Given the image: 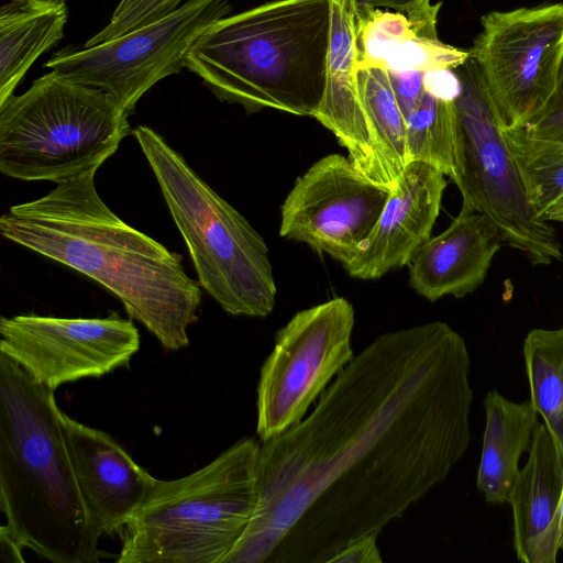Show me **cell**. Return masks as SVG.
<instances>
[{
  "mask_svg": "<svg viewBox=\"0 0 563 563\" xmlns=\"http://www.w3.org/2000/svg\"><path fill=\"white\" fill-rule=\"evenodd\" d=\"M471 356L432 321L376 336L262 442L254 514L223 563H328L443 483L471 442Z\"/></svg>",
  "mask_w": 563,
  "mask_h": 563,
  "instance_id": "obj_1",
  "label": "cell"
},
{
  "mask_svg": "<svg viewBox=\"0 0 563 563\" xmlns=\"http://www.w3.org/2000/svg\"><path fill=\"white\" fill-rule=\"evenodd\" d=\"M98 169L56 184L45 196L0 218L3 238L96 280L166 350L188 345L201 286L181 255L125 223L101 200Z\"/></svg>",
  "mask_w": 563,
  "mask_h": 563,
  "instance_id": "obj_2",
  "label": "cell"
},
{
  "mask_svg": "<svg viewBox=\"0 0 563 563\" xmlns=\"http://www.w3.org/2000/svg\"><path fill=\"white\" fill-rule=\"evenodd\" d=\"M54 389L0 353V508L23 548L53 563H95L99 548Z\"/></svg>",
  "mask_w": 563,
  "mask_h": 563,
  "instance_id": "obj_3",
  "label": "cell"
},
{
  "mask_svg": "<svg viewBox=\"0 0 563 563\" xmlns=\"http://www.w3.org/2000/svg\"><path fill=\"white\" fill-rule=\"evenodd\" d=\"M329 0H272L211 24L186 68L221 101L313 117L325 87Z\"/></svg>",
  "mask_w": 563,
  "mask_h": 563,
  "instance_id": "obj_4",
  "label": "cell"
},
{
  "mask_svg": "<svg viewBox=\"0 0 563 563\" xmlns=\"http://www.w3.org/2000/svg\"><path fill=\"white\" fill-rule=\"evenodd\" d=\"M261 445L243 438L206 466L157 479L121 536L119 563H222L258 498Z\"/></svg>",
  "mask_w": 563,
  "mask_h": 563,
  "instance_id": "obj_5",
  "label": "cell"
},
{
  "mask_svg": "<svg viewBox=\"0 0 563 563\" xmlns=\"http://www.w3.org/2000/svg\"><path fill=\"white\" fill-rule=\"evenodd\" d=\"M195 266L200 286L232 316L266 317L277 288L268 247L153 129L132 130Z\"/></svg>",
  "mask_w": 563,
  "mask_h": 563,
  "instance_id": "obj_6",
  "label": "cell"
},
{
  "mask_svg": "<svg viewBox=\"0 0 563 563\" xmlns=\"http://www.w3.org/2000/svg\"><path fill=\"white\" fill-rule=\"evenodd\" d=\"M109 93L49 70L0 104V172L59 184L98 169L132 133Z\"/></svg>",
  "mask_w": 563,
  "mask_h": 563,
  "instance_id": "obj_7",
  "label": "cell"
},
{
  "mask_svg": "<svg viewBox=\"0 0 563 563\" xmlns=\"http://www.w3.org/2000/svg\"><path fill=\"white\" fill-rule=\"evenodd\" d=\"M461 93L455 100L460 122V170L454 184L462 207L486 216L503 241L522 253L532 265L563 258L555 229L540 221L526 188L493 102L474 62L455 68Z\"/></svg>",
  "mask_w": 563,
  "mask_h": 563,
  "instance_id": "obj_8",
  "label": "cell"
},
{
  "mask_svg": "<svg viewBox=\"0 0 563 563\" xmlns=\"http://www.w3.org/2000/svg\"><path fill=\"white\" fill-rule=\"evenodd\" d=\"M355 312L335 297L300 310L278 330L260 372L256 434L262 442L300 422L350 363Z\"/></svg>",
  "mask_w": 563,
  "mask_h": 563,
  "instance_id": "obj_9",
  "label": "cell"
},
{
  "mask_svg": "<svg viewBox=\"0 0 563 563\" xmlns=\"http://www.w3.org/2000/svg\"><path fill=\"white\" fill-rule=\"evenodd\" d=\"M232 11L230 0H187L173 12L90 47L67 46L44 67L109 93L130 114L158 81L186 67L199 36Z\"/></svg>",
  "mask_w": 563,
  "mask_h": 563,
  "instance_id": "obj_10",
  "label": "cell"
},
{
  "mask_svg": "<svg viewBox=\"0 0 563 563\" xmlns=\"http://www.w3.org/2000/svg\"><path fill=\"white\" fill-rule=\"evenodd\" d=\"M468 48L505 129H520L549 102L563 67V3L492 11Z\"/></svg>",
  "mask_w": 563,
  "mask_h": 563,
  "instance_id": "obj_11",
  "label": "cell"
},
{
  "mask_svg": "<svg viewBox=\"0 0 563 563\" xmlns=\"http://www.w3.org/2000/svg\"><path fill=\"white\" fill-rule=\"evenodd\" d=\"M0 335V353L54 390L129 367L140 349L137 328L117 312L106 318L2 317Z\"/></svg>",
  "mask_w": 563,
  "mask_h": 563,
  "instance_id": "obj_12",
  "label": "cell"
},
{
  "mask_svg": "<svg viewBox=\"0 0 563 563\" xmlns=\"http://www.w3.org/2000/svg\"><path fill=\"white\" fill-rule=\"evenodd\" d=\"M390 192L349 157L325 155L288 192L280 208L279 234L344 266L372 233Z\"/></svg>",
  "mask_w": 563,
  "mask_h": 563,
  "instance_id": "obj_13",
  "label": "cell"
},
{
  "mask_svg": "<svg viewBox=\"0 0 563 563\" xmlns=\"http://www.w3.org/2000/svg\"><path fill=\"white\" fill-rule=\"evenodd\" d=\"M71 465L92 529L120 533L141 508L157 479L141 467L109 433L63 412Z\"/></svg>",
  "mask_w": 563,
  "mask_h": 563,
  "instance_id": "obj_14",
  "label": "cell"
},
{
  "mask_svg": "<svg viewBox=\"0 0 563 563\" xmlns=\"http://www.w3.org/2000/svg\"><path fill=\"white\" fill-rule=\"evenodd\" d=\"M444 174L420 161L408 162L372 233L343 267L358 279H376L408 265L431 236L448 185Z\"/></svg>",
  "mask_w": 563,
  "mask_h": 563,
  "instance_id": "obj_15",
  "label": "cell"
},
{
  "mask_svg": "<svg viewBox=\"0 0 563 563\" xmlns=\"http://www.w3.org/2000/svg\"><path fill=\"white\" fill-rule=\"evenodd\" d=\"M356 11L357 0H329L325 87L313 118L333 133L347 151L349 158L366 177L386 187L360 91Z\"/></svg>",
  "mask_w": 563,
  "mask_h": 563,
  "instance_id": "obj_16",
  "label": "cell"
},
{
  "mask_svg": "<svg viewBox=\"0 0 563 563\" xmlns=\"http://www.w3.org/2000/svg\"><path fill=\"white\" fill-rule=\"evenodd\" d=\"M503 242L486 216L462 207L443 232L417 250L408 264L409 284L430 301L464 297L483 284Z\"/></svg>",
  "mask_w": 563,
  "mask_h": 563,
  "instance_id": "obj_17",
  "label": "cell"
},
{
  "mask_svg": "<svg viewBox=\"0 0 563 563\" xmlns=\"http://www.w3.org/2000/svg\"><path fill=\"white\" fill-rule=\"evenodd\" d=\"M563 489V459L540 422L528 460L510 488L507 503L512 510L514 549L523 563H555L558 516Z\"/></svg>",
  "mask_w": 563,
  "mask_h": 563,
  "instance_id": "obj_18",
  "label": "cell"
},
{
  "mask_svg": "<svg viewBox=\"0 0 563 563\" xmlns=\"http://www.w3.org/2000/svg\"><path fill=\"white\" fill-rule=\"evenodd\" d=\"M485 429L476 486L488 504L507 503L519 472V461L528 452L540 423L530 400L515 402L497 389L483 401Z\"/></svg>",
  "mask_w": 563,
  "mask_h": 563,
  "instance_id": "obj_19",
  "label": "cell"
},
{
  "mask_svg": "<svg viewBox=\"0 0 563 563\" xmlns=\"http://www.w3.org/2000/svg\"><path fill=\"white\" fill-rule=\"evenodd\" d=\"M66 0H9L0 8V104L64 36Z\"/></svg>",
  "mask_w": 563,
  "mask_h": 563,
  "instance_id": "obj_20",
  "label": "cell"
},
{
  "mask_svg": "<svg viewBox=\"0 0 563 563\" xmlns=\"http://www.w3.org/2000/svg\"><path fill=\"white\" fill-rule=\"evenodd\" d=\"M522 354L529 400L563 459V325L530 330L523 341Z\"/></svg>",
  "mask_w": 563,
  "mask_h": 563,
  "instance_id": "obj_21",
  "label": "cell"
},
{
  "mask_svg": "<svg viewBox=\"0 0 563 563\" xmlns=\"http://www.w3.org/2000/svg\"><path fill=\"white\" fill-rule=\"evenodd\" d=\"M460 135L455 101L424 91L406 117L407 159L428 163L454 183L460 170Z\"/></svg>",
  "mask_w": 563,
  "mask_h": 563,
  "instance_id": "obj_22",
  "label": "cell"
},
{
  "mask_svg": "<svg viewBox=\"0 0 563 563\" xmlns=\"http://www.w3.org/2000/svg\"><path fill=\"white\" fill-rule=\"evenodd\" d=\"M421 34L438 37V31L413 22L401 12L357 5L356 46L358 69L384 68L388 56L402 43Z\"/></svg>",
  "mask_w": 563,
  "mask_h": 563,
  "instance_id": "obj_23",
  "label": "cell"
},
{
  "mask_svg": "<svg viewBox=\"0 0 563 563\" xmlns=\"http://www.w3.org/2000/svg\"><path fill=\"white\" fill-rule=\"evenodd\" d=\"M511 153L536 217L544 222H563V156Z\"/></svg>",
  "mask_w": 563,
  "mask_h": 563,
  "instance_id": "obj_24",
  "label": "cell"
},
{
  "mask_svg": "<svg viewBox=\"0 0 563 563\" xmlns=\"http://www.w3.org/2000/svg\"><path fill=\"white\" fill-rule=\"evenodd\" d=\"M512 152L529 156H563V67L549 102L520 129H505Z\"/></svg>",
  "mask_w": 563,
  "mask_h": 563,
  "instance_id": "obj_25",
  "label": "cell"
},
{
  "mask_svg": "<svg viewBox=\"0 0 563 563\" xmlns=\"http://www.w3.org/2000/svg\"><path fill=\"white\" fill-rule=\"evenodd\" d=\"M470 57L468 49L445 44L439 37L418 34L399 45L386 59L388 71L418 70L421 73L462 66Z\"/></svg>",
  "mask_w": 563,
  "mask_h": 563,
  "instance_id": "obj_26",
  "label": "cell"
},
{
  "mask_svg": "<svg viewBox=\"0 0 563 563\" xmlns=\"http://www.w3.org/2000/svg\"><path fill=\"white\" fill-rule=\"evenodd\" d=\"M185 1L187 0L120 1L111 14L109 22L86 41L82 47H90L124 35L173 12Z\"/></svg>",
  "mask_w": 563,
  "mask_h": 563,
  "instance_id": "obj_27",
  "label": "cell"
},
{
  "mask_svg": "<svg viewBox=\"0 0 563 563\" xmlns=\"http://www.w3.org/2000/svg\"><path fill=\"white\" fill-rule=\"evenodd\" d=\"M357 5L386 8L406 14L413 22L437 30L438 13L442 2L431 0H357Z\"/></svg>",
  "mask_w": 563,
  "mask_h": 563,
  "instance_id": "obj_28",
  "label": "cell"
},
{
  "mask_svg": "<svg viewBox=\"0 0 563 563\" xmlns=\"http://www.w3.org/2000/svg\"><path fill=\"white\" fill-rule=\"evenodd\" d=\"M388 73L395 95L406 118L417 107L424 93L422 73L418 70Z\"/></svg>",
  "mask_w": 563,
  "mask_h": 563,
  "instance_id": "obj_29",
  "label": "cell"
},
{
  "mask_svg": "<svg viewBox=\"0 0 563 563\" xmlns=\"http://www.w3.org/2000/svg\"><path fill=\"white\" fill-rule=\"evenodd\" d=\"M422 85L424 91L448 101H455L462 89L457 71L451 68H440L422 73Z\"/></svg>",
  "mask_w": 563,
  "mask_h": 563,
  "instance_id": "obj_30",
  "label": "cell"
},
{
  "mask_svg": "<svg viewBox=\"0 0 563 563\" xmlns=\"http://www.w3.org/2000/svg\"><path fill=\"white\" fill-rule=\"evenodd\" d=\"M377 536L361 537L338 551L328 563H382Z\"/></svg>",
  "mask_w": 563,
  "mask_h": 563,
  "instance_id": "obj_31",
  "label": "cell"
},
{
  "mask_svg": "<svg viewBox=\"0 0 563 563\" xmlns=\"http://www.w3.org/2000/svg\"><path fill=\"white\" fill-rule=\"evenodd\" d=\"M23 547L10 533L5 526L0 528V554L3 562H24L22 558Z\"/></svg>",
  "mask_w": 563,
  "mask_h": 563,
  "instance_id": "obj_32",
  "label": "cell"
},
{
  "mask_svg": "<svg viewBox=\"0 0 563 563\" xmlns=\"http://www.w3.org/2000/svg\"><path fill=\"white\" fill-rule=\"evenodd\" d=\"M558 548L559 550H563V489L558 516Z\"/></svg>",
  "mask_w": 563,
  "mask_h": 563,
  "instance_id": "obj_33",
  "label": "cell"
},
{
  "mask_svg": "<svg viewBox=\"0 0 563 563\" xmlns=\"http://www.w3.org/2000/svg\"><path fill=\"white\" fill-rule=\"evenodd\" d=\"M120 1L125 2V1H129V0H120Z\"/></svg>",
  "mask_w": 563,
  "mask_h": 563,
  "instance_id": "obj_34",
  "label": "cell"
}]
</instances>
